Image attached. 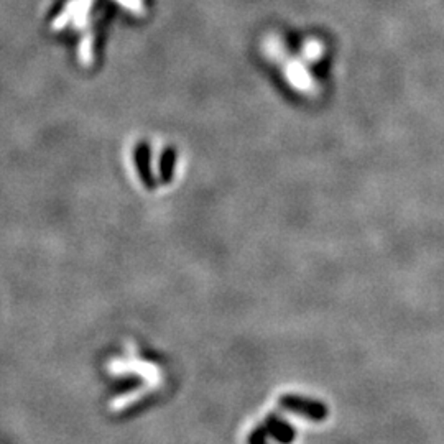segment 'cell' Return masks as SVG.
Returning a JSON list of instances; mask_svg holds the SVG:
<instances>
[{
	"instance_id": "6da1fadb",
	"label": "cell",
	"mask_w": 444,
	"mask_h": 444,
	"mask_svg": "<svg viewBox=\"0 0 444 444\" xmlns=\"http://www.w3.org/2000/svg\"><path fill=\"white\" fill-rule=\"evenodd\" d=\"M280 405L286 412L298 414V417L314 423L324 421L329 414V409L323 402L300 397V395H285L280 398Z\"/></svg>"
},
{
	"instance_id": "7a4b0ae2",
	"label": "cell",
	"mask_w": 444,
	"mask_h": 444,
	"mask_svg": "<svg viewBox=\"0 0 444 444\" xmlns=\"http://www.w3.org/2000/svg\"><path fill=\"white\" fill-rule=\"evenodd\" d=\"M285 78L286 81L295 87L296 91L303 94H313L316 91V82L311 74L306 69L304 63L301 59L288 58L285 59Z\"/></svg>"
},
{
	"instance_id": "3957f363",
	"label": "cell",
	"mask_w": 444,
	"mask_h": 444,
	"mask_svg": "<svg viewBox=\"0 0 444 444\" xmlns=\"http://www.w3.org/2000/svg\"><path fill=\"white\" fill-rule=\"evenodd\" d=\"M264 426L269 433V436L276 439V443L280 444H291L296 438V429L286 421V419L280 418L276 413L269 414V418L265 419Z\"/></svg>"
},
{
	"instance_id": "277c9868",
	"label": "cell",
	"mask_w": 444,
	"mask_h": 444,
	"mask_svg": "<svg viewBox=\"0 0 444 444\" xmlns=\"http://www.w3.org/2000/svg\"><path fill=\"white\" fill-rule=\"evenodd\" d=\"M92 4H94V0H69V4L66 5V8H64L63 15H59V17L54 20L53 27L63 28L64 25H66L68 22H73V20L79 17V15L89 13L92 8Z\"/></svg>"
},
{
	"instance_id": "5b68a950",
	"label": "cell",
	"mask_w": 444,
	"mask_h": 444,
	"mask_svg": "<svg viewBox=\"0 0 444 444\" xmlns=\"http://www.w3.org/2000/svg\"><path fill=\"white\" fill-rule=\"evenodd\" d=\"M264 51L266 54V58H270L271 61H276V63L285 61V58H286L285 43L281 42V38L276 37V35H270V37L265 38Z\"/></svg>"
},
{
	"instance_id": "8992f818",
	"label": "cell",
	"mask_w": 444,
	"mask_h": 444,
	"mask_svg": "<svg viewBox=\"0 0 444 444\" xmlns=\"http://www.w3.org/2000/svg\"><path fill=\"white\" fill-rule=\"evenodd\" d=\"M324 53V44L318 42V39H309L303 44L301 48V58L303 61H318V59L323 56Z\"/></svg>"
},
{
	"instance_id": "52a82bcc",
	"label": "cell",
	"mask_w": 444,
	"mask_h": 444,
	"mask_svg": "<svg viewBox=\"0 0 444 444\" xmlns=\"http://www.w3.org/2000/svg\"><path fill=\"white\" fill-rule=\"evenodd\" d=\"M92 35L87 33L79 47V58H81L82 64H91L92 61Z\"/></svg>"
},
{
	"instance_id": "ba28073f",
	"label": "cell",
	"mask_w": 444,
	"mask_h": 444,
	"mask_svg": "<svg viewBox=\"0 0 444 444\" xmlns=\"http://www.w3.org/2000/svg\"><path fill=\"white\" fill-rule=\"evenodd\" d=\"M118 5H122L123 8H127L128 12L133 15H143L145 13V2L143 0H116Z\"/></svg>"
},
{
	"instance_id": "9c48e42d",
	"label": "cell",
	"mask_w": 444,
	"mask_h": 444,
	"mask_svg": "<svg viewBox=\"0 0 444 444\" xmlns=\"http://www.w3.org/2000/svg\"><path fill=\"white\" fill-rule=\"evenodd\" d=\"M266 439H269V433H266L265 426H264V424H261V426L255 428L254 431L250 433L249 444H269V441H266Z\"/></svg>"
}]
</instances>
